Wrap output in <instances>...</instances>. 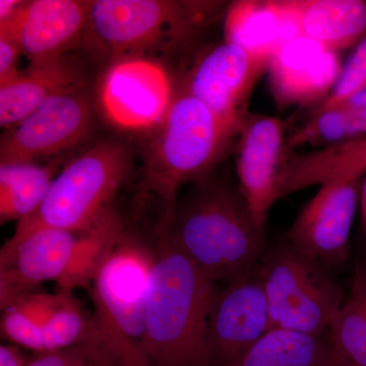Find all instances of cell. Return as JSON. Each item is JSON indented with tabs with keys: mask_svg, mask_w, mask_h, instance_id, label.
<instances>
[{
	"mask_svg": "<svg viewBox=\"0 0 366 366\" xmlns=\"http://www.w3.org/2000/svg\"><path fill=\"white\" fill-rule=\"evenodd\" d=\"M153 249L146 303L144 350L152 366H214L209 319L216 283L165 229Z\"/></svg>",
	"mask_w": 366,
	"mask_h": 366,
	"instance_id": "obj_1",
	"label": "cell"
},
{
	"mask_svg": "<svg viewBox=\"0 0 366 366\" xmlns=\"http://www.w3.org/2000/svg\"><path fill=\"white\" fill-rule=\"evenodd\" d=\"M160 228L215 283L249 273L264 252V231L238 187L225 180L209 177L194 183Z\"/></svg>",
	"mask_w": 366,
	"mask_h": 366,
	"instance_id": "obj_2",
	"label": "cell"
},
{
	"mask_svg": "<svg viewBox=\"0 0 366 366\" xmlns=\"http://www.w3.org/2000/svg\"><path fill=\"white\" fill-rule=\"evenodd\" d=\"M223 1L95 0L90 1L84 42L110 60L154 57L183 49L220 16Z\"/></svg>",
	"mask_w": 366,
	"mask_h": 366,
	"instance_id": "obj_3",
	"label": "cell"
},
{
	"mask_svg": "<svg viewBox=\"0 0 366 366\" xmlns=\"http://www.w3.org/2000/svg\"><path fill=\"white\" fill-rule=\"evenodd\" d=\"M236 137L203 103L178 89L147 148L141 182L144 194L162 204V223L170 220L183 185L208 178Z\"/></svg>",
	"mask_w": 366,
	"mask_h": 366,
	"instance_id": "obj_4",
	"label": "cell"
},
{
	"mask_svg": "<svg viewBox=\"0 0 366 366\" xmlns=\"http://www.w3.org/2000/svg\"><path fill=\"white\" fill-rule=\"evenodd\" d=\"M153 257V249L125 232L92 283L89 340L104 349L117 366H152L144 334Z\"/></svg>",
	"mask_w": 366,
	"mask_h": 366,
	"instance_id": "obj_5",
	"label": "cell"
},
{
	"mask_svg": "<svg viewBox=\"0 0 366 366\" xmlns=\"http://www.w3.org/2000/svg\"><path fill=\"white\" fill-rule=\"evenodd\" d=\"M131 167L132 152L127 144L114 139L98 142L62 168L40 208L18 223L4 247L41 228L74 233L90 228L112 211Z\"/></svg>",
	"mask_w": 366,
	"mask_h": 366,
	"instance_id": "obj_6",
	"label": "cell"
},
{
	"mask_svg": "<svg viewBox=\"0 0 366 366\" xmlns=\"http://www.w3.org/2000/svg\"><path fill=\"white\" fill-rule=\"evenodd\" d=\"M257 273L273 329L322 337L345 300L324 264L285 242L264 252Z\"/></svg>",
	"mask_w": 366,
	"mask_h": 366,
	"instance_id": "obj_7",
	"label": "cell"
},
{
	"mask_svg": "<svg viewBox=\"0 0 366 366\" xmlns=\"http://www.w3.org/2000/svg\"><path fill=\"white\" fill-rule=\"evenodd\" d=\"M177 91L167 67L153 57L110 60L96 89V105L108 124L129 132H152L162 124Z\"/></svg>",
	"mask_w": 366,
	"mask_h": 366,
	"instance_id": "obj_8",
	"label": "cell"
},
{
	"mask_svg": "<svg viewBox=\"0 0 366 366\" xmlns=\"http://www.w3.org/2000/svg\"><path fill=\"white\" fill-rule=\"evenodd\" d=\"M269 59L224 41L197 55L179 90L207 108L229 131L239 136L250 96L268 72Z\"/></svg>",
	"mask_w": 366,
	"mask_h": 366,
	"instance_id": "obj_9",
	"label": "cell"
},
{
	"mask_svg": "<svg viewBox=\"0 0 366 366\" xmlns=\"http://www.w3.org/2000/svg\"><path fill=\"white\" fill-rule=\"evenodd\" d=\"M86 86L57 94L2 134L0 165L36 163L81 144L93 125Z\"/></svg>",
	"mask_w": 366,
	"mask_h": 366,
	"instance_id": "obj_10",
	"label": "cell"
},
{
	"mask_svg": "<svg viewBox=\"0 0 366 366\" xmlns=\"http://www.w3.org/2000/svg\"><path fill=\"white\" fill-rule=\"evenodd\" d=\"M362 177H341L320 185L286 233V242L322 264L348 259L349 238Z\"/></svg>",
	"mask_w": 366,
	"mask_h": 366,
	"instance_id": "obj_11",
	"label": "cell"
},
{
	"mask_svg": "<svg viewBox=\"0 0 366 366\" xmlns=\"http://www.w3.org/2000/svg\"><path fill=\"white\" fill-rule=\"evenodd\" d=\"M286 141V127L278 117L249 114L236 144L238 189L255 225L264 232L269 212L280 199Z\"/></svg>",
	"mask_w": 366,
	"mask_h": 366,
	"instance_id": "obj_12",
	"label": "cell"
},
{
	"mask_svg": "<svg viewBox=\"0 0 366 366\" xmlns=\"http://www.w3.org/2000/svg\"><path fill=\"white\" fill-rule=\"evenodd\" d=\"M272 329L268 300L255 266L217 293L209 319L213 365H228Z\"/></svg>",
	"mask_w": 366,
	"mask_h": 366,
	"instance_id": "obj_13",
	"label": "cell"
},
{
	"mask_svg": "<svg viewBox=\"0 0 366 366\" xmlns=\"http://www.w3.org/2000/svg\"><path fill=\"white\" fill-rule=\"evenodd\" d=\"M78 233L41 228L0 252V307L33 293L44 282H59L71 264Z\"/></svg>",
	"mask_w": 366,
	"mask_h": 366,
	"instance_id": "obj_14",
	"label": "cell"
},
{
	"mask_svg": "<svg viewBox=\"0 0 366 366\" xmlns=\"http://www.w3.org/2000/svg\"><path fill=\"white\" fill-rule=\"evenodd\" d=\"M90 1H24L0 30L6 31L30 64L66 54L84 41Z\"/></svg>",
	"mask_w": 366,
	"mask_h": 366,
	"instance_id": "obj_15",
	"label": "cell"
},
{
	"mask_svg": "<svg viewBox=\"0 0 366 366\" xmlns=\"http://www.w3.org/2000/svg\"><path fill=\"white\" fill-rule=\"evenodd\" d=\"M342 69L338 52L307 38H295L272 55L269 88L281 107L320 104L333 90Z\"/></svg>",
	"mask_w": 366,
	"mask_h": 366,
	"instance_id": "obj_16",
	"label": "cell"
},
{
	"mask_svg": "<svg viewBox=\"0 0 366 366\" xmlns=\"http://www.w3.org/2000/svg\"><path fill=\"white\" fill-rule=\"evenodd\" d=\"M86 86L83 69L66 54L33 62L0 85V125L9 129L48 99Z\"/></svg>",
	"mask_w": 366,
	"mask_h": 366,
	"instance_id": "obj_17",
	"label": "cell"
},
{
	"mask_svg": "<svg viewBox=\"0 0 366 366\" xmlns=\"http://www.w3.org/2000/svg\"><path fill=\"white\" fill-rule=\"evenodd\" d=\"M298 37L283 0H238L229 4L224 16V41L266 59Z\"/></svg>",
	"mask_w": 366,
	"mask_h": 366,
	"instance_id": "obj_18",
	"label": "cell"
},
{
	"mask_svg": "<svg viewBox=\"0 0 366 366\" xmlns=\"http://www.w3.org/2000/svg\"><path fill=\"white\" fill-rule=\"evenodd\" d=\"M301 37L339 52L366 37V0H283Z\"/></svg>",
	"mask_w": 366,
	"mask_h": 366,
	"instance_id": "obj_19",
	"label": "cell"
},
{
	"mask_svg": "<svg viewBox=\"0 0 366 366\" xmlns=\"http://www.w3.org/2000/svg\"><path fill=\"white\" fill-rule=\"evenodd\" d=\"M59 167V161L0 165V223H19L33 215L47 196Z\"/></svg>",
	"mask_w": 366,
	"mask_h": 366,
	"instance_id": "obj_20",
	"label": "cell"
},
{
	"mask_svg": "<svg viewBox=\"0 0 366 366\" xmlns=\"http://www.w3.org/2000/svg\"><path fill=\"white\" fill-rule=\"evenodd\" d=\"M127 232L124 220L113 208L90 228L78 233L76 249L59 289H90L96 274Z\"/></svg>",
	"mask_w": 366,
	"mask_h": 366,
	"instance_id": "obj_21",
	"label": "cell"
},
{
	"mask_svg": "<svg viewBox=\"0 0 366 366\" xmlns=\"http://www.w3.org/2000/svg\"><path fill=\"white\" fill-rule=\"evenodd\" d=\"M330 343L320 337L274 327L226 366H317Z\"/></svg>",
	"mask_w": 366,
	"mask_h": 366,
	"instance_id": "obj_22",
	"label": "cell"
},
{
	"mask_svg": "<svg viewBox=\"0 0 366 366\" xmlns=\"http://www.w3.org/2000/svg\"><path fill=\"white\" fill-rule=\"evenodd\" d=\"M366 137V108L335 106L312 110L305 124L287 137L286 147L293 151L300 146H335Z\"/></svg>",
	"mask_w": 366,
	"mask_h": 366,
	"instance_id": "obj_23",
	"label": "cell"
},
{
	"mask_svg": "<svg viewBox=\"0 0 366 366\" xmlns=\"http://www.w3.org/2000/svg\"><path fill=\"white\" fill-rule=\"evenodd\" d=\"M330 331L332 344L351 365L366 366V268L356 269Z\"/></svg>",
	"mask_w": 366,
	"mask_h": 366,
	"instance_id": "obj_24",
	"label": "cell"
},
{
	"mask_svg": "<svg viewBox=\"0 0 366 366\" xmlns=\"http://www.w3.org/2000/svg\"><path fill=\"white\" fill-rule=\"evenodd\" d=\"M307 168L315 182L366 174V137L312 151Z\"/></svg>",
	"mask_w": 366,
	"mask_h": 366,
	"instance_id": "obj_25",
	"label": "cell"
},
{
	"mask_svg": "<svg viewBox=\"0 0 366 366\" xmlns=\"http://www.w3.org/2000/svg\"><path fill=\"white\" fill-rule=\"evenodd\" d=\"M59 291V305L42 327L45 353L78 345L90 338L91 319L86 317L72 291Z\"/></svg>",
	"mask_w": 366,
	"mask_h": 366,
	"instance_id": "obj_26",
	"label": "cell"
},
{
	"mask_svg": "<svg viewBox=\"0 0 366 366\" xmlns=\"http://www.w3.org/2000/svg\"><path fill=\"white\" fill-rule=\"evenodd\" d=\"M366 90V37L356 46L348 61L342 69L333 90L315 110L327 109L340 104L346 99Z\"/></svg>",
	"mask_w": 366,
	"mask_h": 366,
	"instance_id": "obj_27",
	"label": "cell"
},
{
	"mask_svg": "<svg viewBox=\"0 0 366 366\" xmlns=\"http://www.w3.org/2000/svg\"><path fill=\"white\" fill-rule=\"evenodd\" d=\"M1 334L16 345L45 353L42 327L18 305L13 303L2 310Z\"/></svg>",
	"mask_w": 366,
	"mask_h": 366,
	"instance_id": "obj_28",
	"label": "cell"
},
{
	"mask_svg": "<svg viewBox=\"0 0 366 366\" xmlns=\"http://www.w3.org/2000/svg\"><path fill=\"white\" fill-rule=\"evenodd\" d=\"M28 366H117L104 349L92 341L38 354Z\"/></svg>",
	"mask_w": 366,
	"mask_h": 366,
	"instance_id": "obj_29",
	"label": "cell"
},
{
	"mask_svg": "<svg viewBox=\"0 0 366 366\" xmlns=\"http://www.w3.org/2000/svg\"><path fill=\"white\" fill-rule=\"evenodd\" d=\"M21 54L20 49L9 34L0 30V85L20 72L16 66Z\"/></svg>",
	"mask_w": 366,
	"mask_h": 366,
	"instance_id": "obj_30",
	"label": "cell"
},
{
	"mask_svg": "<svg viewBox=\"0 0 366 366\" xmlns=\"http://www.w3.org/2000/svg\"><path fill=\"white\" fill-rule=\"evenodd\" d=\"M31 360L16 344L0 346V366H28Z\"/></svg>",
	"mask_w": 366,
	"mask_h": 366,
	"instance_id": "obj_31",
	"label": "cell"
},
{
	"mask_svg": "<svg viewBox=\"0 0 366 366\" xmlns=\"http://www.w3.org/2000/svg\"><path fill=\"white\" fill-rule=\"evenodd\" d=\"M317 366H352L345 360L343 355L336 348L333 344L330 343L329 349L325 354L322 360L320 361Z\"/></svg>",
	"mask_w": 366,
	"mask_h": 366,
	"instance_id": "obj_32",
	"label": "cell"
},
{
	"mask_svg": "<svg viewBox=\"0 0 366 366\" xmlns=\"http://www.w3.org/2000/svg\"><path fill=\"white\" fill-rule=\"evenodd\" d=\"M23 2L20 0H1L0 1V23L9 21L18 11Z\"/></svg>",
	"mask_w": 366,
	"mask_h": 366,
	"instance_id": "obj_33",
	"label": "cell"
},
{
	"mask_svg": "<svg viewBox=\"0 0 366 366\" xmlns=\"http://www.w3.org/2000/svg\"><path fill=\"white\" fill-rule=\"evenodd\" d=\"M339 105L351 108H366V90L356 94V95L352 96V97L346 99L345 101H343L340 104L336 106Z\"/></svg>",
	"mask_w": 366,
	"mask_h": 366,
	"instance_id": "obj_34",
	"label": "cell"
},
{
	"mask_svg": "<svg viewBox=\"0 0 366 366\" xmlns=\"http://www.w3.org/2000/svg\"><path fill=\"white\" fill-rule=\"evenodd\" d=\"M361 207H362V216L363 220H365V225L366 227V180L365 183H362V187H361Z\"/></svg>",
	"mask_w": 366,
	"mask_h": 366,
	"instance_id": "obj_35",
	"label": "cell"
}]
</instances>
